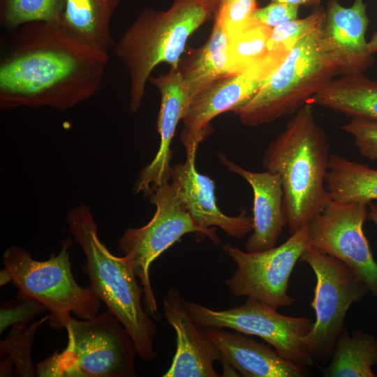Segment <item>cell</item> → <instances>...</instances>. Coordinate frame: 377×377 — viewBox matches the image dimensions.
<instances>
[{"label": "cell", "instance_id": "1", "mask_svg": "<svg viewBox=\"0 0 377 377\" xmlns=\"http://www.w3.org/2000/svg\"><path fill=\"white\" fill-rule=\"evenodd\" d=\"M0 63V108H73L101 88L109 54L61 22L35 21L13 29Z\"/></svg>", "mask_w": 377, "mask_h": 377}, {"label": "cell", "instance_id": "2", "mask_svg": "<svg viewBox=\"0 0 377 377\" xmlns=\"http://www.w3.org/2000/svg\"><path fill=\"white\" fill-rule=\"evenodd\" d=\"M330 143L307 102L266 149L263 163L279 175L290 234L309 225L331 200L325 178Z\"/></svg>", "mask_w": 377, "mask_h": 377}, {"label": "cell", "instance_id": "3", "mask_svg": "<svg viewBox=\"0 0 377 377\" xmlns=\"http://www.w3.org/2000/svg\"><path fill=\"white\" fill-rule=\"evenodd\" d=\"M221 0H173L165 11L144 8L113 47L129 77V109L137 112L154 68H178L190 36L214 17Z\"/></svg>", "mask_w": 377, "mask_h": 377}, {"label": "cell", "instance_id": "4", "mask_svg": "<svg viewBox=\"0 0 377 377\" xmlns=\"http://www.w3.org/2000/svg\"><path fill=\"white\" fill-rule=\"evenodd\" d=\"M70 235L86 258L83 272L89 288L107 309L122 323L133 339L138 354L146 361L154 360L156 327L142 306L143 288L123 257L113 255L101 242L89 207L81 202L67 214Z\"/></svg>", "mask_w": 377, "mask_h": 377}, {"label": "cell", "instance_id": "5", "mask_svg": "<svg viewBox=\"0 0 377 377\" xmlns=\"http://www.w3.org/2000/svg\"><path fill=\"white\" fill-rule=\"evenodd\" d=\"M323 26L301 39L255 95L234 112L242 124L256 126L295 113L340 74L325 47Z\"/></svg>", "mask_w": 377, "mask_h": 377}, {"label": "cell", "instance_id": "6", "mask_svg": "<svg viewBox=\"0 0 377 377\" xmlns=\"http://www.w3.org/2000/svg\"><path fill=\"white\" fill-rule=\"evenodd\" d=\"M65 329L66 348L37 364V376H137L135 345L109 310L89 320L71 317Z\"/></svg>", "mask_w": 377, "mask_h": 377}, {"label": "cell", "instance_id": "7", "mask_svg": "<svg viewBox=\"0 0 377 377\" xmlns=\"http://www.w3.org/2000/svg\"><path fill=\"white\" fill-rule=\"evenodd\" d=\"M68 237L62 242L58 255L51 254L46 260H36L31 252L17 246L8 247L2 255V264L19 288V295L33 298L50 311L49 325L61 330L73 313L81 320L98 314L101 300L89 286L82 288L71 271Z\"/></svg>", "mask_w": 377, "mask_h": 377}, {"label": "cell", "instance_id": "8", "mask_svg": "<svg viewBox=\"0 0 377 377\" xmlns=\"http://www.w3.org/2000/svg\"><path fill=\"white\" fill-rule=\"evenodd\" d=\"M148 196L156 207L154 215L145 226L126 230L118 245L140 281L146 312L154 316L157 304L149 277L151 263L188 233L206 236L216 245L220 240L216 228H205L193 220L171 182L153 189Z\"/></svg>", "mask_w": 377, "mask_h": 377}, {"label": "cell", "instance_id": "9", "mask_svg": "<svg viewBox=\"0 0 377 377\" xmlns=\"http://www.w3.org/2000/svg\"><path fill=\"white\" fill-rule=\"evenodd\" d=\"M313 271L316 286L311 303L316 319L302 343L314 363L331 357L350 306L369 291L341 260L310 246L300 257Z\"/></svg>", "mask_w": 377, "mask_h": 377}, {"label": "cell", "instance_id": "10", "mask_svg": "<svg viewBox=\"0 0 377 377\" xmlns=\"http://www.w3.org/2000/svg\"><path fill=\"white\" fill-rule=\"evenodd\" d=\"M309 230L307 225L280 246L263 251H243L226 244L223 249L237 266L233 275L226 280L230 292L276 309L290 306L294 300L288 293V281L295 265L311 246Z\"/></svg>", "mask_w": 377, "mask_h": 377}, {"label": "cell", "instance_id": "11", "mask_svg": "<svg viewBox=\"0 0 377 377\" xmlns=\"http://www.w3.org/2000/svg\"><path fill=\"white\" fill-rule=\"evenodd\" d=\"M185 303L192 318L200 327L230 328L255 335L296 364L307 367L314 364L302 343V338L313 326V321L309 318L281 314L277 309L252 297H247L240 306L222 311L186 300Z\"/></svg>", "mask_w": 377, "mask_h": 377}, {"label": "cell", "instance_id": "12", "mask_svg": "<svg viewBox=\"0 0 377 377\" xmlns=\"http://www.w3.org/2000/svg\"><path fill=\"white\" fill-rule=\"evenodd\" d=\"M368 205L330 200L309 224L310 246L343 263L377 299V263L364 233Z\"/></svg>", "mask_w": 377, "mask_h": 377}, {"label": "cell", "instance_id": "13", "mask_svg": "<svg viewBox=\"0 0 377 377\" xmlns=\"http://www.w3.org/2000/svg\"><path fill=\"white\" fill-rule=\"evenodd\" d=\"M366 8L364 0H354L350 7L327 1L323 41L341 75L363 73L374 63L365 36L369 22Z\"/></svg>", "mask_w": 377, "mask_h": 377}, {"label": "cell", "instance_id": "14", "mask_svg": "<svg viewBox=\"0 0 377 377\" xmlns=\"http://www.w3.org/2000/svg\"><path fill=\"white\" fill-rule=\"evenodd\" d=\"M149 81L161 94V105L157 121L160 146L154 158L140 172L135 184V193L149 195L154 188L170 182L172 158L171 143L180 120L184 118L191 101L178 68H170L168 73Z\"/></svg>", "mask_w": 377, "mask_h": 377}, {"label": "cell", "instance_id": "15", "mask_svg": "<svg viewBox=\"0 0 377 377\" xmlns=\"http://www.w3.org/2000/svg\"><path fill=\"white\" fill-rule=\"evenodd\" d=\"M163 309L177 335V350L163 377H218L214 362L221 354L206 329L195 323L176 288L164 297Z\"/></svg>", "mask_w": 377, "mask_h": 377}, {"label": "cell", "instance_id": "16", "mask_svg": "<svg viewBox=\"0 0 377 377\" xmlns=\"http://www.w3.org/2000/svg\"><path fill=\"white\" fill-rule=\"evenodd\" d=\"M198 148L186 151L184 163L172 167L170 182L193 220L205 228H219L237 239L253 230V219L242 212L237 216L223 214L216 204L214 182L198 172L195 154Z\"/></svg>", "mask_w": 377, "mask_h": 377}, {"label": "cell", "instance_id": "17", "mask_svg": "<svg viewBox=\"0 0 377 377\" xmlns=\"http://www.w3.org/2000/svg\"><path fill=\"white\" fill-rule=\"evenodd\" d=\"M263 82L246 74L229 75L195 95L182 119L180 138L185 150L198 148L209 133L210 121L223 112H235L245 105Z\"/></svg>", "mask_w": 377, "mask_h": 377}, {"label": "cell", "instance_id": "18", "mask_svg": "<svg viewBox=\"0 0 377 377\" xmlns=\"http://www.w3.org/2000/svg\"><path fill=\"white\" fill-rule=\"evenodd\" d=\"M218 158L229 171L244 179L253 190V232L247 239L246 251L258 252L274 248L287 224L279 175L269 170L257 172L246 170L221 152Z\"/></svg>", "mask_w": 377, "mask_h": 377}, {"label": "cell", "instance_id": "19", "mask_svg": "<svg viewBox=\"0 0 377 377\" xmlns=\"http://www.w3.org/2000/svg\"><path fill=\"white\" fill-rule=\"evenodd\" d=\"M221 354V360L244 377H303L306 367L281 357L274 349L246 335L223 328H205Z\"/></svg>", "mask_w": 377, "mask_h": 377}, {"label": "cell", "instance_id": "20", "mask_svg": "<svg viewBox=\"0 0 377 377\" xmlns=\"http://www.w3.org/2000/svg\"><path fill=\"white\" fill-rule=\"evenodd\" d=\"M351 118L377 121V81L363 73L332 79L309 101Z\"/></svg>", "mask_w": 377, "mask_h": 377}, {"label": "cell", "instance_id": "21", "mask_svg": "<svg viewBox=\"0 0 377 377\" xmlns=\"http://www.w3.org/2000/svg\"><path fill=\"white\" fill-rule=\"evenodd\" d=\"M120 0H64L62 23L94 48L104 52L114 47L110 26Z\"/></svg>", "mask_w": 377, "mask_h": 377}, {"label": "cell", "instance_id": "22", "mask_svg": "<svg viewBox=\"0 0 377 377\" xmlns=\"http://www.w3.org/2000/svg\"><path fill=\"white\" fill-rule=\"evenodd\" d=\"M228 45L226 33L214 22L207 42L180 60L178 69L191 99L217 80L229 75Z\"/></svg>", "mask_w": 377, "mask_h": 377}, {"label": "cell", "instance_id": "23", "mask_svg": "<svg viewBox=\"0 0 377 377\" xmlns=\"http://www.w3.org/2000/svg\"><path fill=\"white\" fill-rule=\"evenodd\" d=\"M325 182L331 200L367 205L377 202V170L366 165L331 154Z\"/></svg>", "mask_w": 377, "mask_h": 377}, {"label": "cell", "instance_id": "24", "mask_svg": "<svg viewBox=\"0 0 377 377\" xmlns=\"http://www.w3.org/2000/svg\"><path fill=\"white\" fill-rule=\"evenodd\" d=\"M329 365L321 369L327 377H376L372 367L377 366V339L356 330L350 334L343 328L334 345Z\"/></svg>", "mask_w": 377, "mask_h": 377}, {"label": "cell", "instance_id": "25", "mask_svg": "<svg viewBox=\"0 0 377 377\" xmlns=\"http://www.w3.org/2000/svg\"><path fill=\"white\" fill-rule=\"evenodd\" d=\"M271 32L272 28L254 19L245 29L228 38L229 75L246 74L265 81L261 77L260 69L268 53Z\"/></svg>", "mask_w": 377, "mask_h": 377}, {"label": "cell", "instance_id": "26", "mask_svg": "<svg viewBox=\"0 0 377 377\" xmlns=\"http://www.w3.org/2000/svg\"><path fill=\"white\" fill-rule=\"evenodd\" d=\"M325 17V10L318 5L306 17L272 28L267 43L268 53L263 64L266 72L271 75L301 39L323 26Z\"/></svg>", "mask_w": 377, "mask_h": 377}, {"label": "cell", "instance_id": "27", "mask_svg": "<svg viewBox=\"0 0 377 377\" xmlns=\"http://www.w3.org/2000/svg\"><path fill=\"white\" fill-rule=\"evenodd\" d=\"M64 0H0V22L13 30L35 21L61 19Z\"/></svg>", "mask_w": 377, "mask_h": 377}, {"label": "cell", "instance_id": "28", "mask_svg": "<svg viewBox=\"0 0 377 377\" xmlns=\"http://www.w3.org/2000/svg\"><path fill=\"white\" fill-rule=\"evenodd\" d=\"M49 316L29 326L26 325H13L8 336L0 343L1 357L8 354L14 364V376L34 377L37 376L36 367L31 360V348L37 329L46 320Z\"/></svg>", "mask_w": 377, "mask_h": 377}, {"label": "cell", "instance_id": "29", "mask_svg": "<svg viewBox=\"0 0 377 377\" xmlns=\"http://www.w3.org/2000/svg\"><path fill=\"white\" fill-rule=\"evenodd\" d=\"M258 0H221L214 15L218 24L231 37L248 27L254 20Z\"/></svg>", "mask_w": 377, "mask_h": 377}, {"label": "cell", "instance_id": "30", "mask_svg": "<svg viewBox=\"0 0 377 377\" xmlns=\"http://www.w3.org/2000/svg\"><path fill=\"white\" fill-rule=\"evenodd\" d=\"M17 298V302L1 306V333L9 326L28 324L46 309L42 304L33 298L19 295Z\"/></svg>", "mask_w": 377, "mask_h": 377}, {"label": "cell", "instance_id": "31", "mask_svg": "<svg viewBox=\"0 0 377 377\" xmlns=\"http://www.w3.org/2000/svg\"><path fill=\"white\" fill-rule=\"evenodd\" d=\"M341 129L354 138L360 154L371 161H377V121L362 118H351Z\"/></svg>", "mask_w": 377, "mask_h": 377}, {"label": "cell", "instance_id": "32", "mask_svg": "<svg viewBox=\"0 0 377 377\" xmlns=\"http://www.w3.org/2000/svg\"><path fill=\"white\" fill-rule=\"evenodd\" d=\"M299 8L297 5L272 1L266 6L258 8L253 13V18L272 29L297 19Z\"/></svg>", "mask_w": 377, "mask_h": 377}, {"label": "cell", "instance_id": "33", "mask_svg": "<svg viewBox=\"0 0 377 377\" xmlns=\"http://www.w3.org/2000/svg\"><path fill=\"white\" fill-rule=\"evenodd\" d=\"M0 376H10L14 369V364L10 357L8 356L1 362Z\"/></svg>", "mask_w": 377, "mask_h": 377}, {"label": "cell", "instance_id": "34", "mask_svg": "<svg viewBox=\"0 0 377 377\" xmlns=\"http://www.w3.org/2000/svg\"><path fill=\"white\" fill-rule=\"evenodd\" d=\"M272 2H283L297 6H313L319 5L320 0H271Z\"/></svg>", "mask_w": 377, "mask_h": 377}, {"label": "cell", "instance_id": "35", "mask_svg": "<svg viewBox=\"0 0 377 377\" xmlns=\"http://www.w3.org/2000/svg\"><path fill=\"white\" fill-rule=\"evenodd\" d=\"M367 219L372 221L377 228V202L368 205Z\"/></svg>", "mask_w": 377, "mask_h": 377}, {"label": "cell", "instance_id": "36", "mask_svg": "<svg viewBox=\"0 0 377 377\" xmlns=\"http://www.w3.org/2000/svg\"><path fill=\"white\" fill-rule=\"evenodd\" d=\"M368 49L370 54L377 52V31L375 32L368 42Z\"/></svg>", "mask_w": 377, "mask_h": 377}, {"label": "cell", "instance_id": "37", "mask_svg": "<svg viewBox=\"0 0 377 377\" xmlns=\"http://www.w3.org/2000/svg\"><path fill=\"white\" fill-rule=\"evenodd\" d=\"M12 281L11 276L6 269H3L0 273V285L1 286L6 285L9 281Z\"/></svg>", "mask_w": 377, "mask_h": 377}]
</instances>
